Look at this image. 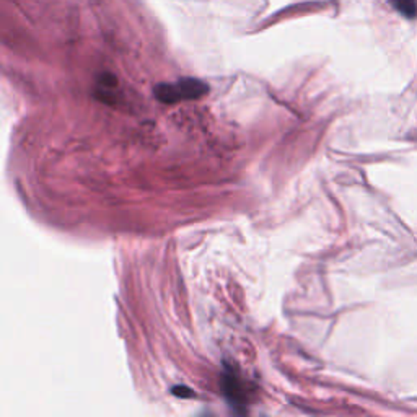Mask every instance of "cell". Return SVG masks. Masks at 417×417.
<instances>
[{"label": "cell", "mask_w": 417, "mask_h": 417, "mask_svg": "<svg viewBox=\"0 0 417 417\" xmlns=\"http://www.w3.org/2000/svg\"><path fill=\"white\" fill-rule=\"evenodd\" d=\"M173 394H176V396H180V398H189V396H194V393H191V389H189V388H184V387H175V388H173Z\"/></svg>", "instance_id": "obj_4"}, {"label": "cell", "mask_w": 417, "mask_h": 417, "mask_svg": "<svg viewBox=\"0 0 417 417\" xmlns=\"http://www.w3.org/2000/svg\"><path fill=\"white\" fill-rule=\"evenodd\" d=\"M208 87L202 80L193 79H181L175 84H160L155 87V97L158 101L165 104H175L180 101H189V99H199L204 95H207Z\"/></svg>", "instance_id": "obj_1"}, {"label": "cell", "mask_w": 417, "mask_h": 417, "mask_svg": "<svg viewBox=\"0 0 417 417\" xmlns=\"http://www.w3.org/2000/svg\"><path fill=\"white\" fill-rule=\"evenodd\" d=\"M398 13H401L403 17L407 20H414L417 17V0H388Z\"/></svg>", "instance_id": "obj_3"}, {"label": "cell", "mask_w": 417, "mask_h": 417, "mask_svg": "<svg viewBox=\"0 0 417 417\" xmlns=\"http://www.w3.org/2000/svg\"><path fill=\"white\" fill-rule=\"evenodd\" d=\"M222 391L229 401V405L237 412H244V405H246V393L240 377L233 370L226 369L222 375Z\"/></svg>", "instance_id": "obj_2"}]
</instances>
